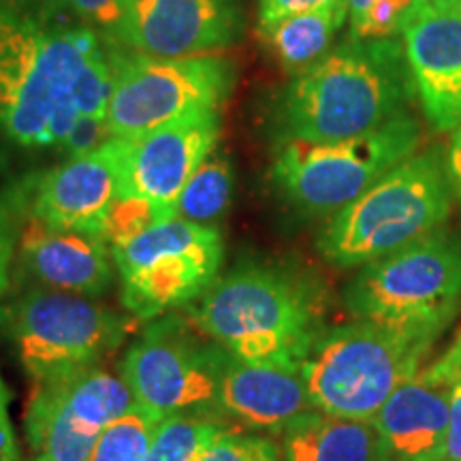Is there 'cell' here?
<instances>
[{
	"instance_id": "30bf717a",
	"label": "cell",
	"mask_w": 461,
	"mask_h": 461,
	"mask_svg": "<svg viewBox=\"0 0 461 461\" xmlns=\"http://www.w3.org/2000/svg\"><path fill=\"white\" fill-rule=\"evenodd\" d=\"M230 353L188 319L169 312L149 321L118 370L132 400L160 417L214 414Z\"/></svg>"
},
{
	"instance_id": "9a60e30c",
	"label": "cell",
	"mask_w": 461,
	"mask_h": 461,
	"mask_svg": "<svg viewBox=\"0 0 461 461\" xmlns=\"http://www.w3.org/2000/svg\"><path fill=\"white\" fill-rule=\"evenodd\" d=\"M461 380V333L453 344L384 402L374 428L387 461L445 459L453 387Z\"/></svg>"
},
{
	"instance_id": "3957f363",
	"label": "cell",
	"mask_w": 461,
	"mask_h": 461,
	"mask_svg": "<svg viewBox=\"0 0 461 461\" xmlns=\"http://www.w3.org/2000/svg\"><path fill=\"white\" fill-rule=\"evenodd\" d=\"M188 319L230 355L299 366L321 336V302L303 276L280 265L246 263L214 282Z\"/></svg>"
},
{
	"instance_id": "7c38bea8",
	"label": "cell",
	"mask_w": 461,
	"mask_h": 461,
	"mask_svg": "<svg viewBox=\"0 0 461 461\" xmlns=\"http://www.w3.org/2000/svg\"><path fill=\"white\" fill-rule=\"evenodd\" d=\"M132 403L120 370L107 363L32 384L24 412L32 461H90L107 425Z\"/></svg>"
},
{
	"instance_id": "7a4b0ae2",
	"label": "cell",
	"mask_w": 461,
	"mask_h": 461,
	"mask_svg": "<svg viewBox=\"0 0 461 461\" xmlns=\"http://www.w3.org/2000/svg\"><path fill=\"white\" fill-rule=\"evenodd\" d=\"M99 50L88 26L0 9V132L26 148L60 146L79 115L73 86Z\"/></svg>"
},
{
	"instance_id": "7402d4cb",
	"label": "cell",
	"mask_w": 461,
	"mask_h": 461,
	"mask_svg": "<svg viewBox=\"0 0 461 461\" xmlns=\"http://www.w3.org/2000/svg\"><path fill=\"white\" fill-rule=\"evenodd\" d=\"M233 184V165L227 154L214 149L182 188L176 201V218L216 227V222L222 221L230 207Z\"/></svg>"
},
{
	"instance_id": "44dd1931",
	"label": "cell",
	"mask_w": 461,
	"mask_h": 461,
	"mask_svg": "<svg viewBox=\"0 0 461 461\" xmlns=\"http://www.w3.org/2000/svg\"><path fill=\"white\" fill-rule=\"evenodd\" d=\"M348 20V3L327 5V7L282 17L274 24L258 26V39L267 54L280 68L293 77L303 73L333 50L339 28Z\"/></svg>"
},
{
	"instance_id": "8992f818",
	"label": "cell",
	"mask_w": 461,
	"mask_h": 461,
	"mask_svg": "<svg viewBox=\"0 0 461 461\" xmlns=\"http://www.w3.org/2000/svg\"><path fill=\"white\" fill-rule=\"evenodd\" d=\"M135 319L96 299L31 288L0 310V325L32 384L105 366Z\"/></svg>"
},
{
	"instance_id": "836d02e7",
	"label": "cell",
	"mask_w": 461,
	"mask_h": 461,
	"mask_svg": "<svg viewBox=\"0 0 461 461\" xmlns=\"http://www.w3.org/2000/svg\"><path fill=\"white\" fill-rule=\"evenodd\" d=\"M445 163H447L448 182H451V188H453V197L457 199V203L461 205V124L453 131L451 141H448Z\"/></svg>"
},
{
	"instance_id": "1f68e13d",
	"label": "cell",
	"mask_w": 461,
	"mask_h": 461,
	"mask_svg": "<svg viewBox=\"0 0 461 461\" xmlns=\"http://www.w3.org/2000/svg\"><path fill=\"white\" fill-rule=\"evenodd\" d=\"M0 461H22L14 419H11V389L3 376H0Z\"/></svg>"
},
{
	"instance_id": "603a6c76",
	"label": "cell",
	"mask_w": 461,
	"mask_h": 461,
	"mask_svg": "<svg viewBox=\"0 0 461 461\" xmlns=\"http://www.w3.org/2000/svg\"><path fill=\"white\" fill-rule=\"evenodd\" d=\"M230 429L235 425L214 414H169L154 428L146 461H201Z\"/></svg>"
},
{
	"instance_id": "52a82bcc",
	"label": "cell",
	"mask_w": 461,
	"mask_h": 461,
	"mask_svg": "<svg viewBox=\"0 0 461 461\" xmlns=\"http://www.w3.org/2000/svg\"><path fill=\"white\" fill-rule=\"evenodd\" d=\"M419 146L420 124L408 113L346 140H282L272 163V182L305 214H336L417 154Z\"/></svg>"
},
{
	"instance_id": "d590c367",
	"label": "cell",
	"mask_w": 461,
	"mask_h": 461,
	"mask_svg": "<svg viewBox=\"0 0 461 461\" xmlns=\"http://www.w3.org/2000/svg\"><path fill=\"white\" fill-rule=\"evenodd\" d=\"M28 461H32V459H28Z\"/></svg>"
},
{
	"instance_id": "f546056e",
	"label": "cell",
	"mask_w": 461,
	"mask_h": 461,
	"mask_svg": "<svg viewBox=\"0 0 461 461\" xmlns=\"http://www.w3.org/2000/svg\"><path fill=\"white\" fill-rule=\"evenodd\" d=\"M333 3H339V0H258V26L274 24L282 17L305 14V11L327 7Z\"/></svg>"
},
{
	"instance_id": "f1b7e54d",
	"label": "cell",
	"mask_w": 461,
	"mask_h": 461,
	"mask_svg": "<svg viewBox=\"0 0 461 461\" xmlns=\"http://www.w3.org/2000/svg\"><path fill=\"white\" fill-rule=\"evenodd\" d=\"M112 137V131H109V126L103 118L77 115V120H75L71 131H68L65 141L60 143V148L65 149L68 158H77L86 157V154H92L101 146H105Z\"/></svg>"
},
{
	"instance_id": "5bb4252c",
	"label": "cell",
	"mask_w": 461,
	"mask_h": 461,
	"mask_svg": "<svg viewBox=\"0 0 461 461\" xmlns=\"http://www.w3.org/2000/svg\"><path fill=\"white\" fill-rule=\"evenodd\" d=\"M241 31L240 0H120L112 32L137 54L184 58L229 48Z\"/></svg>"
},
{
	"instance_id": "8fae6325",
	"label": "cell",
	"mask_w": 461,
	"mask_h": 461,
	"mask_svg": "<svg viewBox=\"0 0 461 461\" xmlns=\"http://www.w3.org/2000/svg\"><path fill=\"white\" fill-rule=\"evenodd\" d=\"M109 60L113 88L105 122L113 137H137L188 113L221 109L235 86L233 60L216 54L158 58L118 51Z\"/></svg>"
},
{
	"instance_id": "2e32d148",
	"label": "cell",
	"mask_w": 461,
	"mask_h": 461,
	"mask_svg": "<svg viewBox=\"0 0 461 461\" xmlns=\"http://www.w3.org/2000/svg\"><path fill=\"white\" fill-rule=\"evenodd\" d=\"M118 199V140L86 157L68 158L39 177L26 194L31 218L56 230L105 240V221Z\"/></svg>"
},
{
	"instance_id": "4dcf8cb0",
	"label": "cell",
	"mask_w": 461,
	"mask_h": 461,
	"mask_svg": "<svg viewBox=\"0 0 461 461\" xmlns=\"http://www.w3.org/2000/svg\"><path fill=\"white\" fill-rule=\"evenodd\" d=\"M75 15L90 24L113 31L120 20V0H67Z\"/></svg>"
},
{
	"instance_id": "277c9868",
	"label": "cell",
	"mask_w": 461,
	"mask_h": 461,
	"mask_svg": "<svg viewBox=\"0 0 461 461\" xmlns=\"http://www.w3.org/2000/svg\"><path fill=\"white\" fill-rule=\"evenodd\" d=\"M442 331L359 319L325 330L302 363L312 408L374 420L384 402L420 370Z\"/></svg>"
},
{
	"instance_id": "e575fe53",
	"label": "cell",
	"mask_w": 461,
	"mask_h": 461,
	"mask_svg": "<svg viewBox=\"0 0 461 461\" xmlns=\"http://www.w3.org/2000/svg\"><path fill=\"white\" fill-rule=\"evenodd\" d=\"M425 7L429 9H448V11H461V0H423Z\"/></svg>"
},
{
	"instance_id": "4316f807",
	"label": "cell",
	"mask_w": 461,
	"mask_h": 461,
	"mask_svg": "<svg viewBox=\"0 0 461 461\" xmlns=\"http://www.w3.org/2000/svg\"><path fill=\"white\" fill-rule=\"evenodd\" d=\"M201 461H285V455L276 438L235 428L218 438Z\"/></svg>"
},
{
	"instance_id": "e0dca14e",
	"label": "cell",
	"mask_w": 461,
	"mask_h": 461,
	"mask_svg": "<svg viewBox=\"0 0 461 461\" xmlns=\"http://www.w3.org/2000/svg\"><path fill=\"white\" fill-rule=\"evenodd\" d=\"M414 95L436 131L461 124V11L425 7L402 32Z\"/></svg>"
},
{
	"instance_id": "ac0fdd59",
	"label": "cell",
	"mask_w": 461,
	"mask_h": 461,
	"mask_svg": "<svg viewBox=\"0 0 461 461\" xmlns=\"http://www.w3.org/2000/svg\"><path fill=\"white\" fill-rule=\"evenodd\" d=\"M308 411L314 408L302 367L244 361L230 355L218 400V412L230 425L276 438Z\"/></svg>"
},
{
	"instance_id": "83f0119b",
	"label": "cell",
	"mask_w": 461,
	"mask_h": 461,
	"mask_svg": "<svg viewBox=\"0 0 461 461\" xmlns=\"http://www.w3.org/2000/svg\"><path fill=\"white\" fill-rule=\"evenodd\" d=\"M26 194L22 190L0 193V299L5 297L11 280V261L20 241V218L24 214Z\"/></svg>"
},
{
	"instance_id": "ffe728a7",
	"label": "cell",
	"mask_w": 461,
	"mask_h": 461,
	"mask_svg": "<svg viewBox=\"0 0 461 461\" xmlns=\"http://www.w3.org/2000/svg\"><path fill=\"white\" fill-rule=\"evenodd\" d=\"M276 440L285 461H387L372 420L333 417L321 411L299 414Z\"/></svg>"
},
{
	"instance_id": "d6986e66",
	"label": "cell",
	"mask_w": 461,
	"mask_h": 461,
	"mask_svg": "<svg viewBox=\"0 0 461 461\" xmlns=\"http://www.w3.org/2000/svg\"><path fill=\"white\" fill-rule=\"evenodd\" d=\"M112 248L103 238L56 230L31 218L20 235V269L50 291L101 297L113 285Z\"/></svg>"
},
{
	"instance_id": "9c48e42d",
	"label": "cell",
	"mask_w": 461,
	"mask_h": 461,
	"mask_svg": "<svg viewBox=\"0 0 461 461\" xmlns=\"http://www.w3.org/2000/svg\"><path fill=\"white\" fill-rule=\"evenodd\" d=\"M124 310L140 322L188 308L221 278V230L173 218L112 248Z\"/></svg>"
},
{
	"instance_id": "6da1fadb",
	"label": "cell",
	"mask_w": 461,
	"mask_h": 461,
	"mask_svg": "<svg viewBox=\"0 0 461 461\" xmlns=\"http://www.w3.org/2000/svg\"><path fill=\"white\" fill-rule=\"evenodd\" d=\"M414 96L400 39L348 37L280 95V141H333L376 131L406 113Z\"/></svg>"
},
{
	"instance_id": "5b68a950",
	"label": "cell",
	"mask_w": 461,
	"mask_h": 461,
	"mask_svg": "<svg viewBox=\"0 0 461 461\" xmlns=\"http://www.w3.org/2000/svg\"><path fill=\"white\" fill-rule=\"evenodd\" d=\"M453 199L445 157L438 149L412 154L336 212L316 248L333 267H363L440 230Z\"/></svg>"
},
{
	"instance_id": "4fadbf2b",
	"label": "cell",
	"mask_w": 461,
	"mask_h": 461,
	"mask_svg": "<svg viewBox=\"0 0 461 461\" xmlns=\"http://www.w3.org/2000/svg\"><path fill=\"white\" fill-rule=\"evenodd\" d=\"M221 109L173 120L137 137L118 140V199L140 197L173 205L182 188L216 149Z\"/></svg>"
},
{
	"instance_id": "484cf974",
	"label": "cell",
	"mask_w": 461,
	"mask_h": 461,
	"mask_svg": "<svg viewBox=\"0 0 461 461\" xmlns=\"http://www.w3.org/2000/svg\"><path fill=\"white\" fill-rule=\"evenodd\" d=\"M176 218V207L160 205L140 197L115 199L105 221V241L109 248L129 244L146 230Z\"/></svg>"
},
{
	"instance_id": "d6a6232c",
	"label": "cell",
	"mask_w": 461,
	"mask_h": 461,
	"mask_svg": "<svg viewBox=\"0 0 461 461\" xmlns=\"http://www.w3.org/2000/svg\"><path fill=\"white\" fill-rule=\"evenodd\" d=\"M442 461H461V380L453 387L451 420H448L447 448Z\"/></svg>"
},
{
	"instance_id": "ba28073f",
	"label": "cell",
	"mask_w": 461,
	"mask_h": 461,
	"mask_svg": "<svg viewBox=\"0 0 461 461\" xmlns=\"http://www.w3.org/2000/svg\"><path fill=\"white\" fill-rule=\"evenodd\" d=\"M461 297V238L436 230L363 265L344 288L355 319L397 327H445Z\"/></svg>"
},
{
	"instance_id": "d4e9b609",
	"label": "cell",
	"mask_w": 461,
	"mask_h": 461,
	"mask_svg": "<svg viewBox=\"0 0 461 461\" xmlns=\"http://www.w3.org/2000/svg\"><path fill=\"white\" fill-rule=\"evenodd\" d=\"M350 39H397L425 9L423 0H346Z\"/></svg>"
},
{
	"instance_id": "cb8c5ba5",
	"label": "cell",
	"mask_w": 461,
	"mask_h": 461,
	"mask_svg": "<svg viewBox=\"0 0 461 461\" xmlns=\"http://www.w3.org/2000/svg\"><path fill=\"white\" fill-rule=\"evenodd\" d=\"M160 419L158 412L135 402L107 425L90 461H146L149 440Z\"/></svg>"
}]
</instances>
